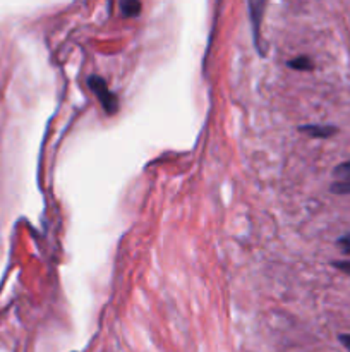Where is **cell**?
Segmentation results:
<instances>
[{
  "mask_svg": "<svg viewBox=\"0 0 350 352\" xmlns=\"http://www.w3.org/2000/svg\"><path fill=\"white\" fill-rule=\"evenodd\" d=\"M331 192H335V195H350V181H340L331 184Z\"/></svg>",
  "mask_w": 350,
  "mask_h": 352,
  "instance_id": "obj_7",
  "label": "cell"
},
{
  "mask_svg": "<svg viewBox=\"0 0 350 352\" xmlns=\"http://www.w3.org/2000/svg\"><path fill=\"white\" fill-rule=\"evenodd\" d=\"M268 0H247L249 3V16L250 23H253V31H254V41H256V47L259 48V30H261V21H263L264 9H266Z\"/></svg>",
  "mask_w": 350,
  "mask_h": 352,
  "instance_id": "obj_2",
  "label": "cell"
},
{
  "mask_svg": "<svg viewBox=\"0 0 350 352\" xmlns=\"http://www.w3.org/2000/svg\"><path fill=\"white\" fill-rule=\"evenodd\" d=\"M301 133H305L309 138H319V140H325V138H331L336 133V127L333 126H302L299 127Z\"/></svg>",
  "mask_w": 350,
  "mask_h": 352,
  "instance_id": "obj_3",
  "label": "cell"
},
{
  "mask_svg": "<svg viewBox=\"0 0 350 352\" xmlns=\"http://www.w3.org/2000/svg\"><path fill=\"white\" fill-rule=\"evenodd\" d=\"M336 244H338V248L343 253L350 254V234H345V236L340 237V239L336 241Z\"/></svg>",
  "mask_w": 350,
  "mask_h": 352,
  "instance_id": "obj_8",
  "label": "cell"
},
{
  "mask_svg": "<svg viewBox=\"0 0 350 352\" xmlns=\"http://www.w3.org/2000/svg\"><path fill=\"white\" fill-rule=\"evenodd\" d=\"M338 340L342 342V346L350 352V333H342V336L338 337Z\"/></svg>",
  "mask_w": 350,
  "mask_h": 352,
  "instance_id": "obj_10",
  "label": "cell"
},
{
  "mask_svg": "<svg viewBox=\"0 0 350 352\" xmlns=\"http://www.w3.org/2000/svg\"><path fill=\"white\" fill-rule=\"evenodd\" d=\"M120 10L124 17H136L141 12L139 0H120Z\"/></svg>",
  "mask_w": 350,
  "mask_h": 352,
  "instance_id": "obj_4",
  "label": "cell"
},
{
  "mask_svg": "<svg viewBox=\"0 0 350 352\" xmlns=\"http://www.w3.org/2000/svg\"><path fill=\"white\" fill-rule=\"evenodd\" d=\"M333 267H335V268H338V270H342L343 274L350 275V260L335 261V263H333Z\"/></svg>",
  "mask_w": 350,
  "mask_h": 352,
  "instance_id": "obj_9",
  "label": "cell"
},
{
  "mask_svg": "<svg viewBox=\"0 0 350 352\" xmlns=\"http://www.w3.org/2000/svg\"><path fill=\"white\" fill-rule=\"evenodd\" d=\"M88 85H89V88L93 89V93L96 95L98 102L102 103V107H103V110H105L106 116H113V113L119 110V100H117V96L110 91V88L106 86L105 79L100 78V76H91V78L88 79Z\"/></svg>",
  "mask_w": 350,
  "mask_h": 352,
  "instance_id": "obj_1",
  "label": "cell"
},
{
  "mask_svg": "<svg viewBox=\"0 0 350 352\" xmlns=\"http://www.w3.org/2000/svg\"><path fill=\"white\" fill-rule=\"evenodd\" d=\"M288 67L295 69V71H311L312 62L307 57H297L288 62Z\"/></svg>",
  "mask_w": 350,
  "mask_h": 352,
  "instance_id": "obj_5",
  "label": "cell"
},
{
  "mask_svg": "<svg viewBox=\"0 0 350 352\" xmlns=\"http://www.w3.org/2000/svg\"><path fill=\"white\" fill-rule=\"evenodd\" d=\"M333 175H335L336 179L350 181V160L343 162V164H340L338 167H335V170H333Z\"/></svg>",
  "mask_w": 350,
  "mask_h": 352,
  "instance_id": "obj_6",
  "label": "cell"
}]
</instances>
